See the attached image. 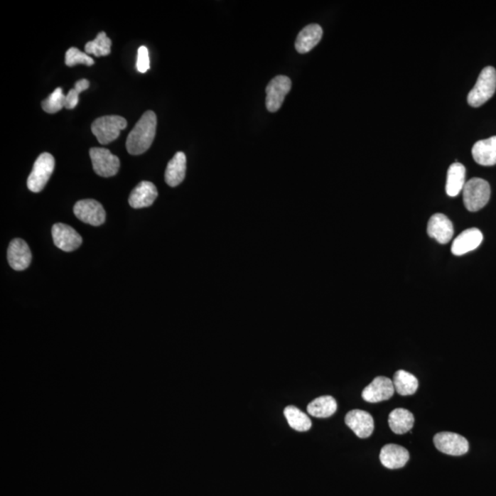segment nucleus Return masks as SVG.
Here are the masks:
<instances>
[{
	"mask_svg": "<svg viewBox=\"0 0 496 496\" xmlns=\"http://www.w3.org/2000/svg\"><path fill=\"white\" fill-rule=\"evenodd\" d=\"M55 161L51 153H43L38 156L27 180L28 188L33 193H41L55 171Z\"/></svg>",
	"mask_w": 496,
	"mask_h": 496,
	"instance_id": "39448f33",
	"label": "nucleus"
},
{
	"mask_svg": "<svg viewBox=\"0 0 496 496\" xmlns=\"http://www.w3.org/2000/svg\"><path fill=\"white\" fill-rule=\"evenodd\" d=\"M428 234L439 244H448L453 237V224L443 213H436L429 219Z\"/></svg>",
	"mask_w": 496,
	"mask_h": 496,
	"instance_id": "4468645a",
	"label": "nucleus"
},
{
	"mask_svg": "<svg viewBox=\"0 0 496 496\" xmlns=\"http://www.w3.org/2000/svg\"><path fill=\"white\" fill-rule=\"evenodd\" d=\"M496 90V70L495 68H483L473 89L468 94V103L478 108L494 96Z\"/></svg>",
	"mask_w": 496,
	"mask_h": 496,
	"instance_id": "f03ea898",
	"label": "nucleus"
},
{
	"mask_svg": "<svg viewBox=\"0 0 496 496\" xmlns=\"http://www.w3.org/2000/svg\"><path fill=\"white\" fill-rule=\"evenodd\" d=\"M136 68L140 73H146L150 68V59L149 49L146 46H141L138 49Z\"/></svg>",
	"mask_w": 496,
	"mask_h": 496,
	"instance_id": "c756f323",
	"label": "nucleus"
},
{
	"mask_svg": "<svg viewBox=\"0 0 496 496\" xmlns=\"http://www.w3.org/2000/svg\"><path fill=\"white\" fill-rule=\"evenodd\" d=\"M409 459L410 454L406 448L395 444L385 445L379 453V460L382 465L390 470L406 466Z\"/></svg>",
	"mask_w": 496,
	"mask_h": 496,
	"instance_id": "f3484780",
	"label": "nucleus"
},
{
	"mask_svg": "<svg viewBox=\"0 0 496 496\" xmlns=\"http://www.w3.org/2000/svg\"><path fill=\"white\" fill-rule=\"evenodd\" d=\"M65 96L61 87L53 90V92L42 102L43 111L47 113H56L65 108Z\"/></svg>",
	"mask_w": 496,
	"mask_h": 496,
	"instance_id": "bb28decb",
	"label": "nucleus"
},
{
	"mask_svg": "<svg viewBox=\"0 0 496 496\" xmlns=\"http://www.w3.org/2000/svg\"><path fill=\"white\" fill-rule=\"evenodd\" d=\"M395 389L392 379L386 377H377L372 384L367 386L362 392L364 401L376 404L379 401L389 400L394 394Z\"/></svg>",
	"mask_w": 496,
	"mask_h": 496,
	"instance_id": "9b49d317",
	"label": "nucleus"
},
{
	"mask_svg": "<svg viewBox=\"0 0 496 496\" xmlns=\"http://www.w3.org/2000/svg\"><path fill=\"white\" fill-rule=\"evenodd\" d=\"M158 196V190L152 182L142 181L131 191L129 197V204L131 208H146L152 205Z\"/></svg>",
	"mask_w": 496,
	"mask_h": 496,
	"instance_id": "dca6fc26",
	"label": "nucleus"
},
{
	"mask_svg": "<svg viewBox=\"0 0 496 496\" xmlns=\"http://www.w3.org/2000/svg\"><path fill=\"white\" fill-rule=\"evenodd\" d=\"M338 403L335 399L329 395L315 399L307 406V411L317 419H328L337 412Z\"/></svg>",
	"mask_w": 496,
	"mask_h": 496,
	"instance_id": "5701e85b",
	"label": "nucleus"
},
{
	"mask_svg": "<svg viewBox=\"0 0 496 496\" xmlns=\"http://www.w3.org/2000/svg\"><path fill=\"white\" fill-rule=\"evenodd\" d=\"M74 213L85 224L99 226L105 222L106 212L102 203L95 200H82L75 204Z\"/></svg>",
	"mask_w": 496,
	"mask_h": 496,
	"instance_id": "1a4fd4ad",
	"label": "nucleus"
},
{
	"mask_svg": "<svg viewBox=\"0 0 496 496\" xmlns=\"http://www.w3.org/2000/svg\"><path fill=\"white\" fill-rule=\"evenodd\" d=\"M466 168L460 163H453L448 168L446 193L450 197H457L465 186Z\"/></svg>",
	"mask_w": 496,
	"mask_h": 496,
	"instance_id": "412c9836",
	"label": "nucleus"
},
{
	"mask_svg": "<svg viewBox=\"0 0 496 496\" xmlns=\"http://www.w3.org/2000/svg\"><path fill=\"white\" fill-rule=\"evenodd\" d=\"M158 119L153 112H144L140 120L137 122L126 141V149L129 153L134 156L142 155L152 146L155 139Z\"/></svg>",
	"mask_w": 496,
	"mask_h": 496,
	"instance_id": "f257e3e1",
	"label": "nucleus"
},
{
	"mask_svg": "<svg viewBox=\"0 0 496 496\" xmlns=\"http://www.w3.org/2000/svg\"><path fill=\"white\" fill-rule=\"evenodd\" d=\"M78 64H82L87 65V67H90V65H94V60L87 53L80 51V50L75 48V47H71L70 49L68 50L67 53H65V65H67L68 67L72 68Z\"/></svg>",
	"mask_w": 496,
	"mask_h": 496,
	"instance_id": "cd10ccee",
	"label": "nucleus"
},
{
	"mask_svg": "<svg viewBox=\"0 0 496 496\" xmlns=\"http://www.w3.org/2000/svg\"><path fill=\"white\" fill-rule=\"evenodd\" d=\"M91 162L97 175L103 178L113 177L120 169V159L105 149L94 147L90 150Z\"/></svg>",
	"mask_w": 496,
	"mask_h": 496,
	"instance_id": "423d86ee",
	"label": "nucleus"
},
{
	"mask_svg": "<svg viewBox=\"0 0 496 496\" xmlns=\"http://www.w3.org/2000/svg\"><path fill=\"white\" fill-rule=\"evenodd\" d=\"M284 416L291 428L299 432H306L312 428V421L306 414L297 407L290 406L284 409Z\"/></svg>",
	"mask_w": 496,
	"mask_h": 496,
	"instance_id": "393cba45",
	"label": "nucleus"
},
{
	"mask_svg": "<svg viewBox=\"0 0 496 496\" xmlns=\"http://www.w3.org/2000/svg\"><path fill=\"white\" fill-rule=\"evenodd\" d=\"M127 126V121L118 115L102 116L91 125V131L99 143L105 146L117 139L122 130Z\"/></svg>",
	"mask_w": 496,
	"mask_h": 496,
	"instance_id": "20e7f679",
	"label": "nucleus"
},
{
	"mask_svg": "<svg viewBox=\"0 0 496 496\" xmlns=\"http://www.w3.org/2000/svg\"><path fill=\"white\" fill-rule=\"evenodd\" d=\"M388 422L392 432L397 435H404L413 428L414 417L410 411L397 408L389 414Z\"/></svg>",
	"mask_w": 496,
	"mask_h": 496,
	"instance_id": "4be33fe9",
	"label": "nucleus"
},
{
	"mask_svg": "<svg viewBox=\"0 0 496 496\" xmlns=\"http://www.w3.org/2000/svg\"><path fill=\"white\" fill-rule=\"evenodd\" d=\"M187 158L183 152H178L166 166L165 180L171 187H177L186 176Z\"/></svg>",
	"mask_w": 496,
	"mask_h": 496,
	"instance_id": "aec40b11",
	"label": "nucleus"
},
{
	"mask_svg": "<svg viewBox=\"0 0 496 496\" xmlns=\"http://www.w3.org/2000/svg\"><path fill=\"white\" fill-rule=\"evenodd\" d=\"M112 40L109 39L104 31L99 33L96 39L90 41L85 45V51L87 55H94L97 58L107 56L111 53Z\"/></svg>",
	"mask_w": 496,
	"mask_h": 496,
	"instance_id": "a878e982",
	"label": "nucleus"
},
{
	"mask_svg": "<svg viewBox=\"0 0 496 496\" xmlns=\"http://www.w3.org/2000/svg\"><path fill=\"white\" fill-rule=\"evenodd\" d=\"M392 384H394L395 391L401 397H409V395L416 394L419 386L416 377L403 370L395 372Z\"/></svg>",
	"mask_w": 496,
	"mask_h": 496,
	"instance_id": "b1692460",
	"label": "nucleus"
},
{
	"mask_svg": "<svg viewBox=\"0 0 496 496\" xmlns=\"http://www.w3.org/2000/svg\"><path fill=\"white\" fill-rule=\"evenodd\" d=\"M474 161L479 165L491 166L496 165V136L478 141L472 150Z\"/></svg>",
	"mask_w": 496,
	"mask_h": 496,
	"instance_id": "a211bd4d",
	"label": "nucleus"
},
{
	"mask_svg": "<svg viewBox=\"0 0 496 496\" xmlns=\"http://www.w3.org/2000/svg\"><path fill=\"white\" fill-rule=\"evenodd\" d=\"M90 81L87 80H81L75 84L73 90L69 91L67 97H65V108L72 109L77 106L80 102V94L83 91L89 89Z\"/></svg>",
	"mask_w": 496,
	"mask_h": 496,
	"instance_id": "c85d7f7f",
	"label": "nucleus"
},
{
	"mask_svg": "<svg viewBox=\"0 0 496 496\" xmlns=\"http://www.w3.org/2000/svg\"><path fill=\"white\" fill-rule=\"evenodd\" d=\"M31 259L33 255L26 242L20 238L11 242L8 248V262L14 271H24L30 266Z\"/></svg>",
	"mask_w": 496,
	"mask_h": 496,
	"instance_id": "f8f14e48",
	"label": "nucleus"
},
{
	"mask_svg": "<svg viewBox=\"0 0 496 496\" xmlns=\"http://www.w3.org/2000/svg\"><path fill=\"white\" fill-rule=\"evenodd\" d=\"M483 235L478 228H470L458 235L451 246V252L455 256H463L475 250L482 244Z\"/></svg>",
	"mask_w": 496,
	"mask_h": 496,
	"instance_id": "2eb2a0df",
	"label": "nucleus"
},
{
	"mask_svg": "<svg viewBox=\"0 0 496 496\" xmlns=\"http://www.w3.org/2000/svg\"><path fill=\"white\" fill-rule=\"evenodd\" d=\"M347 426L360 438H369L374 430V420L372 414L363 410H352L345 419Z\"/></svg>",
	"mask_w": 496,
	"mask_h": 496,
	"instance_id": "ddd939ff",
	"label": "nucleus"
},
{
	"mask_svg": "<svg viewBox=\"0 0 496 496\" xmlns=\"http://www.w3.org/2000/svg\"><path fill=\"white\" fill-rule=\"evenodd\" d=\"M464 206L468 211L478 212L488 203L491 187L482 178H474L466 182L463 190Z\"/></svg>",
	"mask_w": 496,
	"mask_h": 496,
	"instance_id": "7ed1b4c3",
	"label": "nucleus"
},
{
	"mask_svg": "<svg viewBox=\"0 0 496 496\" xmlns=\"http://www.w3.org/2000/svg\"><path fill=\"white\" fill-rule=\"evenodd\" d=\"M52 235L53 243L59 249L65 252H72L82 244L81 235L72 228L71 226L65 224H56L53 226Z\"/></svg>",
	"mask_w": 496,
	"mask_h": 496,
	"instance_id": "9d476101",
	"label": "nucleus"
},
{
	"mask_svg": "<svg viewBox=\"0 0 496 496\" xmlns=\"http://www.w3.org/2000/svg\"><path fill=\"white\" fill-rule=\"evenodd\" d=\"M436 448L451 456H463L469 451V442L464 436L452 432H441L434 436Z\"/></svg>",
	"mask_w": 496,
	"mask_h": 496,
	"instance_id": "6e6552de",
	"label": "nucleus"
},
{
	"mask_svg": "<svg viewBox=\"0 0 496 496\" xmlns=\"http://www.w3.org/2000/svg\"><path fill=\"white\" fill-rule=\"evenodd\" d=\"M322 37V27L318 24H310L298 34L295 48L300 53H308L318 45Z\"/></svg>",
	"mask_w": 496,
	"mask_h": 496,
	"instance_id": "6ab92c4d",
	"label": "nucleus"
},
{
	"mask_svg": "<svg viewBox=\"0 0 496 496\" xmlns=\"http://www.w3.org/2000/svg\"><path fill=\"white\" fill-rule=\"evenodd\" d=\"M291 89V81L286 75H278L273 78L266 89V106L269 112H276L281 109Z\"/></svg>",
	"mask_w": 496,
	"mask_h": 496,
	"instance_id": "0eeeda50",
	"label": "nucleus"
}]
</instances>
